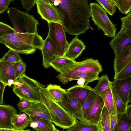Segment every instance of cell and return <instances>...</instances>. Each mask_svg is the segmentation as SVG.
<instances>
[{
	"label": "cell",
	"mask_w": 131,
	"mask_h": 131,
	"mask_svg": "<svg viewBox=\"0 0 131 131\" xmlns=\"http://www.w3.org/2000/svg\"><path fill=\"white\" fill-rule=\"evenodd\" d=\"M40 102L47 107L51 117V121L57 126L67 129L75 123L76 118L67 112L51 96L46 87L40 90Z\"/></svg>",
	"instance_id": "cell-2"
},
{
	"label": "cell",
	"mask_w": 131,
	"mask_h": 131,
	"mask_svg": "<svg viewBox=\"0 0 131 131\" xmlns=\"http://www.w3.org/2000/svg\"><path fill=\"white\" fill-rule=\"evenodd\" d=\"M30 121H34L37 124L35 130L37 131H59L51 121L35 117L28 116Z\"/></svg>",
	"instance_id": "cell-27"
},
{
	"label": "cell",
	"mask_w": 131,
	"mask_h": 131,
	"mask_svg": "<svg viewBox=\"0 0 131 131\" xmlns=\"http://www.w3.org/2000/svg\"><path fill=\"white\" fill-rule=\"evenodd\" d=\"M13 63L2 61L0 59V81L6 86L11 87L16 80Z\"/></svg>",
	"instance_id": "cell-15"
},
{
	"label": "cell",
	"mask_w": 131,
	"mask_h": 131,
	"mask_svg": "<svg viewBox=\"0 0 131 131\" xmlns=\"http://www.w3.org/2000/svg\"><path fill=\"white\" fill-rule=\"evenodd\" d=\"M15 32L13 28L6 24L0 21V37Z\"/></svg>",
	"instance_id": "cell-38"
},
{
	"label": "cell",
	"mask_w": 131,
	"mask_h": 131,
	"mask_svg": "<svg viewBox=\"0 0 131 131\" xmlns=\"http://www.w3.org/2000/svg\"><path fill=\"white\" fill-rule=\"evenodd\" d=\"M3 39L15 38L31 45L36 49H41L44 40L38 33H26L15 32L4 35Z\"/></svg>",
	"instance_id": "cell-11"
},
{
	"label": "cell",
	"mask_w": 131,
	"mask_h": 131,
	"mask_svg": "<svg viewBox=\"0 0 131 131\" xmlns=\"http://www.w3.org/2000/svg\"><path fill=\"white\" fill-rule=\"evenodd\" d=\"M7 13L15 32L38 33L37 27L39 23L32 15L13 7L8 8Z\"/></svg>",
	"instance_id": "cell-4"
},
{
	"label": "cell",
	"mask_w": 131,
	"mask_h": 131,
	"mask_svg": "<svg viewBox=\"0 0 131 131\" xmlns=\"http://www.w3.org/2000/svg\"><path fill=\"white\" fill-rule=\"evenodd\" d=\"M92 89L88 85L80 86L77 84L66 90L78 100L82 106Z\"/></svg>",
	"instance_id": "cell-21"
},
{
	"label": "cell",
	"mask_w": 131,
	"mask_h": 131,
	"mask_svg": "<svg viewBox=\"0 0 131 131\" xmlns=\"http://www.w3.org/2000/svg\"><path fill=\"white\" fill-rule=\"evenodd\" d=\"M110 15H113L116 12L117 7L112 0H96Z\"/></svg>",
	"instance_id": "cell-34"
},
{
	"label": "cell",
	"mask_w": 131,
	"mask_h": 131,
	"mask_svg": "<svg viewBox=\"0 0 131 131\" xmlns=\"http://www.w3.org/2000/svg\"><path fill=\"white\" fill-rule=\"evenodd\" d=\"M64 56H59L50 63V66L57 72L62 73L70 67L76 62Z\"/></svg>",
	"instance_id": "cell-26"
},
{
	"label": "cell",
	"mask_w": 131,
	"mask_h": 131,
	"mask_svg": "<svg viewBox=\"0 0 131 131\" xmlns=\"http://www.w3.org/2000/svg\"><path fill=\"white\" fill-rule=\"evenodd\" d=\"M78 36L76 35L69 43L64 56L74 61L81 55L86 48L84 42Z\"/></svg>",
	"instance_id": "cell-18"
},
{
	"label": "cell",
	"mask_w": 131,
	"mask_h": 131,
	"mask_svg": "<svg viewBox=\"0 0 131 131\" xmlns=\"http://www.w3.org/2000/svg\"><path fill=\"white\" fill-rule=\"evenodd\" d=\"M17 113L16 108L11 105H0V128L14 129L12 120Z\"/></svg>",
	"instance_id": "cell-17"
},
{
	"label": "cell",
	"mask_w": 131,
	"mask_h": 131,
	"mask_svg": "<svg viewBox=\"0 0 131 131\" xmlns=\"http://www.w3.org/2000/svg\"><path fill=\"white\" fill-rule=\"evenodd\" d=\"M125 113L127 116L131 119V105H127Z\"/></svg>",
	"instance_id": "cell-46"
},
{
	"label": "cell",
	"mask_w": 131,
	"mask_h": 131,
	"mask_svg": "<svg viewBox=\"0 0 131 131\" xmlns=\"http://www.w3.org/2000/svg\"><path fill=\"white\" fill-rule=\"evenodd\" d=\"M90 6L91 17L98 30H102L106 36L113 37L116 34V25L111 22L105 10L100 5L96 3H91Z\"/></svg>",
	"instance_id": "cell-6"
},
{
	"label": "cell",
	"mask_w": 131,
	"mask_h": 131,
	"mask_svg": "<svg viewBox=\"0 0 131 131\" xmlns=\"http://www.w3.org/2000/svg\"><path fill=\"white\" fill-rule=\"evenodd\" d=\"M0 59L4 62L13 63L22 60L17 52L10 49H9Z\"/></svg>",
	"instance_id": "cell-35"
},
{
	"label": "cell",
	"mask_w": 131,
	"mask_h": 131,
	"mask_svg": "<svg viewBox=\"0 0 131 131\" xmlns=\"http://www.w3.org/2000/svg\"><path fill=\"white\" fill-rule=\"evenodd\" d=\"M120 11L123 14H127L131 11V0H122Z\"/></svg>",
	"instance_id": "cell-40"
},
{
	"label": "cell",
	"mask_w": 131,
	"mask_h": 131,
	"mask_svg": "<svg viewBox=\"0 0 131 131\" xmlns=\"http://www.w3.org/2000/svg\"><path fill=\"white\" fill-rule=\"evenodd\" d=\"M40 50L42 54L43 65L46 69L50 67V63L60 56L58 55L51 40L48 36L44 40Z\"/></svg>",
	"instance_id": "cell-12"
},
{
	"label": "cell",
	"mask_w": 131,
	"mask_h": 131,
	"mask_svg": "<svg viewBox=\"0 0 131 131\" xmlns=\"http://www.w3.org/2000/svg\"><path fill=\"white\" fill-rule=\"evenodd\" d=\"M113 38L109 45L115 56L118 55L131 44V28L120 30Z\"/></svg>",
	"instance_id": "cell-9"
},
{
	"label": "cell",
	"mask_w": 131,
	"mask_h": 131,
	"mask_svg": "<svg viewBox=\"0 0 131 131\" xmlns=\"http://www.w3.org/2000/svg\"><path fill=\"white\" fill-rule=\"evenodd\" d=\"M67 129L68 131H101L98 125L84 120H78L77 118L74 125Z\"/></svg>",
	"instance_id": "cell-25"
},
{
	"label": "cell",
	"mask_w": 131,
	"mask_h": 131,
	"mask_svg": "<svg viewBox=\"0 0 131 131\" xmlns=\"http://www.w3.org/2000/svg\"><path fill=\"white\" fill-rule=\"evenodd\" d=\"M6 86L0 81V105H2L3 102V95Z\"/></svg>",
	"instance_id": "cell-45"
},
{
	"label": "cell",
	"mask_w": 131,
	"mask_h": 131,
	"mask_svg": "<svg viewBox=\"0 0 131 131\" xmlns=\"http://www.w3.org/2000/svg\"><path fill=\"white\" fill-rule=\"evenodd\" d=\"M58 103L67 112L75 118L82 107L78 100L67 91L62 101Z\"/></svg>",
	"instance_id": "cell-16"
},
{
	"label": "cell",
	"mask_w": 131,
	"mask_h": 131,
	"mask_svg": "<svg viewBox=\"0 0 131 131\" xmlns=\"http://www.w3.org/2000/svg\"><path fill=\"white\" fill-rule=\"evenodd\" d=\"M46 89L51 96L57 102H61L67 90L60 85L50 84L47 86Z\"/></svg>",
	"instance_id": "cell-28"
},
{
	"label": "cell",
	"mask_w": 131,
	"mask_h": 131,
	"mask_svg": "<svg viewBox=\"0 0 131 131\" xmlns=\"http://www.w3.org/2000/svg\"><path fill=\"white\" fill-rule=\"evenodd\" d=\"M13 65L17 80L25 73L26 69V64L22 60L19 62L14 63Z\"/></svg>",
	"instance_id": "cell-37"
},
{
	"label": "cell",
	"mask_w": 131,
	"mask_h": 131,
	"mask_svg": "<svg viewBox=\"0 0 131 131\" xmlns=\"http://www.w3.org/2000/svg\"><path fill=\"white\" fill-rule=\"evenodd\" d=\"M85 83V80L83 78H80L77 80V84L79 85L83 86L84 85Z\"/></svg>",
	"instance_id": "cell-48"
},
{
	"label": "cell",
	"mask_w": 131,
	"mask_h": 131,
	"mask_svg": "<svg viewBox=\"0 0 131 131\" xmlns=\"http://www.w3.org/2000/svg\"><path fill=\"white\" fill-rule=\"evenodd\" d=\"M117 123L116 131H130L131 119L126 115L125 112L117 114Z\"/></svg>",
	"instance_id": "cell-29"
},
{
	"label": "cell",
	"mask_w": 131,
	"mask_h": 131,
	"mask_svg": "<svg viewBox=\"0 0 131 131\" xmlns=\"http://www.w3.org/2000/svg\"><path fill=\"white\" fill-rule=\"evenodd\" d=\"M131 77V62L115 75H114V80L125 79Z\"/></svg>",
	"instance_id": "cell-36"
},
{
	"label": "cell",
	"mask_w": 131,
	"mask_h": 131,
	"mask_svg": "<svg viewBox=\"0 0 131 131\" xmlns=\"http://www.w3.org/2000/svg\"><path fill=\"white\" fill-rule=\"evenodd\" d=\"M38 13L41 18L48 23L53 22L63 24V17L49 0H36Z\"/></svg>",
	"instance_id": "cell-8"
},
{
	"label": "cell",
	"mask_w": 131,
	"mask_h": 131,
	"mask_svg": "<svg viewBox=\"0 0 131 131\" xmlns=\"http://www.w3.org/2000/svg\"><path fill=\"white\" fill-rule=\"evenodd\" d=\"M15 131L14 129L0 128V131Z\"/></svg>",
	"instance_id": "cell-49"
},
{
	"label": "cell",
	"mask_w": 131,
	"mask_h": 131,
	"mask_svg": "<svg viewBox=\"0 0 131 131\" xmlns=\"http://www.w3.org/2000/svg\"><path fill=\"white\" fill-rule=\"evenodd\" d=\"M103 99L104 105L110 115L117 114L116 107L111 89V84L108 88L100 95Z\"/></svg>",
	"instance_id": "cell-24"
},
{
	"label": "cell",
	"mask_w": 131,
	"mask_h": 131,
	"mask_svg": "<svg viewBox=\"0 0 131 131\" xmlns=\"http://www.w3.org/2000/svg\"><path fill=\"white\" fill-rule=\"evenodd\" d=\"M112 93L116 107L117 114H121L125 112L128 104L122 101L116 91L114 87L111 82Z\"/></svg>",
	"instance_id": "cell-33"
},
{
	"label": "cell",
	"mask_w": 131,
	"mask_h": 131,
	"mask_svg": "<svg viewBox=\"0 0 131 131\" xmlns=\"http://www.w3.org/2000/svg\"><path fill=\"white\" fill-rule=\"evenodd\" d=\"M117 123V115H110L111 131H116Z\"/></svg>",
	"instance_id": "cell-43"
},
{
	"label": "cell",
	"mask_w": 131,
	"mask_h": 131,
	"mask_svg": "<svg viewBox=\"0 0 131 131\" xmlns=\"http://www.w3.org/2000/svg\"><path fill=\"white\" fill-rule=\"evenodd\" d=\"M122 21L121 30H124L131 28V12L128 13L125 17L121 18Z\"/></svg>",
	"instance_id": "cell-39"
},
{
	"label": "cell",
	"mask_w": 131,
	"mask_h": 131,
	"mask_svg": "<svg viewBox=\"0 0 131 131\" xmlns=\"http://www.w3.org/2000/svg\"><path fill=\"white\" fill-rule=\"evenodd\" d=\"M114 3L116 7L119 9H120L121 4L122 0H112Z\"/></svg>",
	"instance_id": "cell-47"
},
{
	"label": "cell",
	"mask_w": 131,
	"mask_h": 131,
	"mask_svg": "<svg viewBox=\"0 0 131 131\" xmlns=\"http://www.w3.org/2000/svg\"><path fill=\"white\" fill-rule=\"evenodd\" d=\"M19 99L20 101L17 105L19 110V113L21 114L24 111L29 107L31 102L23 99Z\"/></svg>",
	"instance_id": "cell-41"
},
{
	"label": "cell",
	"mask_w": 131,
	"mask_h": 131,
	"mask_svg": "<svg viewBox=\"0 0 131 131\" xmlns=\"http://www.w3.org/2000/svg\"><path fill=\"white\" fill-rule=\"evenodd\" d=\"M63 17L62 25L69 34L78 35L87 29L93 30L90 26V5L88 0H49Z\"/></svg>",
	"instance_id": "cell-1"
},
{
	"label": "cell",
	"mask_w": 131,
	"mask_h": 131,
	"mask_svg": "<svg viewBox=\"0 0 131 131\" xmlns=\"http://www.w3.org/2000/svg\"><path fill=\"white\" fill-rule=\"evenodd\" d=\"M11 2H13L15 0H10Z\"/></svg>",
	"instance_id": "cell-50"
},
{
	"label": "cell",
	"mask_w": 131,
	"mask_h": 131,
	"mask_svg": "<svg viewBox=\"0 0 131 131\" xmlns=\"http://www.w3.org/2000/svg\"><path fill=\"white\" fill-rule=\"evenodd\" d=\"M131 62V44L120 54L115 56L113 68L116 75Z\"/></svg>",
	"instance_id": "cell-20"
},
{
	"label": "cell",
	"mask_w": 131,
	"mask_h": 131,
	"mask_svg": "<svg viewBox=\"0 0 131 131\" xmlns=\"http://www.w3.org/2000/svg\"><path fill=\"white\" fill-rule=\"evenodd\" d=\"M0 43L5 45L9 49L19 54H31L34 53L36 49L32 46L15 38L3 39L0 37Z\"/></svg>",
	"instance_id": "cell-10"
},
{
	"label": "cell",
	"mask_w": 131,
	"mask_h": 131,
	"mask_svg": "<svg viewBox=\"0 0 131 131\" xmlns=\"http://www.w3.org/2000/svg\"><path fill=\"white\" fill-rule=\"evenodd\" d=\"M104 106L102 97L100 95H98L84 120L94 124L98 125Z\"/></svg>",
	"instance_id": "cell-14"
},
{
	"label": "cell",
	"mask_w": 131,
	"mask_h": 131,
	"mask_svg": "<svg viewBox=\"0 0 131 131\" xmlns=\"http://www.w3.org/2000/svg\"><path fill=\"white\" fill-rule=\"evenodd\" d=\"M48 23V36L53 44L59 56L63 57L69 43L66 36V29L61 24L56 22Z\"/></svg>",
	"instance_id": "cell-7"
},
{
	"label": "cell",
	"mask_w": 131,
	"mask_h": 131,
	"mask_svg": "<svg viewBox=\"0 0 131 131\" xmlns=\"http://www.w3.org/2000/svg\"><path fill=\"white\" fill-rule=\"evenodd\" d=\"M99 73L96 72H86L78 74L70 79L69 81L77 80L78 79L82 78L85 80L84 85H87L90 82L98 80L99 78Z\"/></svg>",
	"instance_id": "cell-30"
},
{
	"label": "cell",
	"mask_w": 131,
	"mask_h": 131,
	"mask_svg": "<svg viewBox=\"0 0 131 131\" xmlns=\"http://www.w3.org/2000/svg\"><path fill=\"white\" fill-rule=\"evenodd\" d=\"M123 101L128 104L131 102V77L111 82Z\"/></svg>",
	"instance_id": "cell-13"
},
{
	"label": "cell",
	"mask_w": 131,
	"mask_h": 131,
	"mask_svg": "<svg viewBox=\"0 0 131 131\" xmlns=\"http://www.w3.org/2000/svg\"><path fill=\"white\" fill-rule=\"evenodd\" d=\"M30 122L29 117L24 112L20 114H15L12 120L13 128L15 131L30 130L29 129L24 130L29 126Z\"/></svg>",
	"instance_id": "cell-22"
},
{
	"label": "cell",
	"mask_w": 131,
	"mask_h": 131,
	"mask_svg": "<svg viewBox=\"0 0 131 131\" xmlns=\"http://www.w3.org/2000/svg\"><path fill=\"white\" fill-rule=\"evenodd\" d=\"M22 6L27 12H29L36 4V0H20Z\"/></svg>",
	"instance_id": "cell-42"
},
{
	"label": "cell",
	"mask_w": 131,
	"mask_h": 131,
	"mask_svg": "<svg viewBox=\"0 0 131 131\" xmlns=\"http://www.w3.org/2000/svg\"><path fill=\"white\" fill-rule=\"evenodd\" d=\"M10 0H0V13H3L8 8Z\"/></svg>",
	"instance_id": "cell-44"
},
{
	"label": "cell",
	"mask_w": 131,
	"mask_h": 131,
	"mask_svg": "<svg viewBox=\"0 0 131 131\" xmlns=\"http://www.w3.org/2000/svg\"><path fill=\"white\" fill-rule=\"evenodd\" d=\"M14 82L13 91L19 99L31 102H40V90L46 86L27 76L25 73Z\"/></svg>",
	"instance_id": "cell-3"
},
{
	"label": "cell",
	"mask_w": 131,
	"mask_h": 131,
	"mask_svg": "<svg viewBox=\"0 0 131 131\" xmlns=\"http://www.w3.org/2000/svg\"><path fill=\"white\" fill-rule=\"evenodd\" d=\"M28 116L51 121V117L47 107L40 102H31L29 108L23 111Z\"/></svg>",
	"instance_id": "cell-19"
},
{
	"label": "cell",
	"mask_w": 131,
	"mask_h": 131,
	"mask_svg": "<svg viewBox=\"0 0 131 131\" xmlns=\"http://www.w3.org/2000/svg\"><path fill=\"white\" fill-rule=\"evenodd\" d=\"M98 80L97 85L92 89L98 95H100L108 88L111 84V81L106 74H103L99 77Z\"/></svg>",
	"instance_id": "cell-31"
},
{
	"label": "cell",
	"mask_w": 131,
	"mask_h": 131,
	"mask_svg": "<svg viewBox=\"0 0 131 131\" xmlns=\"http://www.w3.org/2000/svg\"><path fill=\"white\" fill-rule=\"evenodd\" d=\"M110 115L104 106L102 110L100 120L98 124L101 131H111Z\"/></svg>",
	"instance_id": "cell-32"
},
{
	"label": "cell",
	"mask_w": 131,
	"mask_h": 131,
	"mask_svg": "<svg viewBox=\"0 0 131 131\" xmlns=\"http://www.w3.org/2000/svg\"><path fill=\"white\" fill-rule=\"evenodd\" d=\"M98 95L93 89L91 91L86 99L82 106L75 118L80 120H84L93 103Z\"/></svg>",
	"instance_id": "cell-23"
},
{
	"label": "cell",
	"mask_w": 131,
	"mask_h": 131,
	"mask_svg": "<svg viewBox=\"0 0 131 131\" xmlns=\"http://www.w3.org/2000/svg\"><path fill=\"white\" fill-rule=\"evenodd\" d=\"M103 71L102 66L97 59L87 58L82 61L77 62L64 72L59 73L56 76L62 83L67 84L70 79L74 76L86 72H101Z\"/></svg>",
	"instance_id": "cell-5"
}]
</instances>
